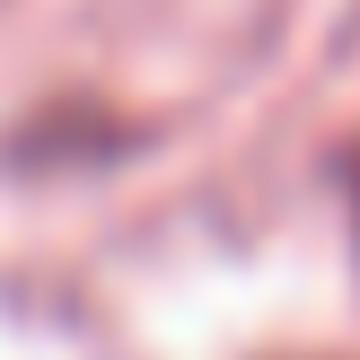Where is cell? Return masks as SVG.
Listing matches in <instances>:
<instances>
[{
  "mask_svg": "<svg viewBox=\"0 0 360 360\" xmlns=\"http://www.w3.org/2000/svg\"><path fill=\"white\" fill-rule=\"evenodd\" d=\"M334 185H343V220H352V246H360V132L334 150Z\"/></svg>",
  "mask_w": 360,
  "mask_h": 360,
  "instance_id": "cell-1",
  "label": "cell"
}]
</instances>
